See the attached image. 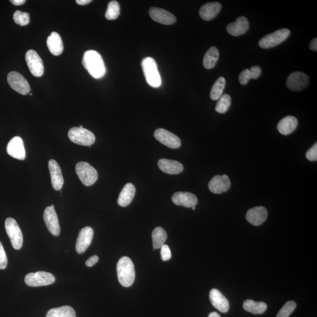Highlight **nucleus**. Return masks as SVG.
I'll return each instance as SVG.
<instances>
[{
	"label": "nucleus",
	"mask_w": 317,
	"mask_h": 317,
	"mask_svg": "<svg viewBox=\"0 0 317 317\" xmlns=\"http://www.w3.org/2000/svg\"><path fill=\"white\" fill-rule=\"evenodd\" d=\"M68 137L73 143L82 146L89 147L96 142V137L92 132L79 127H74L70 129Z\"/></svg>",
	"instance_id": "obj_5"
},
{
	"label": "nucleus",
	"mask_w": 317,
	"mask_h": 317,
	"mask_svg": "<svg viewBox=\"0 0 317 317\" xmlns=\"http://www.w3.org/2000/svg\"><path fill=\"white\" fill-rule=\"evenodd\" d=\"M306 158L310 161H316L317 160V143H315L313 146L308 150L306 154Z\"/></svg>",
	"instance_id": "obj_40"
},
{
	"label": "nucleus",
	"mask_w": 317,
	"mask_h": 317,
	"mask_svg": "<svg viewBox=\"0 0 317 317\" xmlns=\"http://www.w3.org/2000/svg\"><path fill=\"white\" fill-rule=\"evenodd\" d=\"M79 127H80V128H84L83 126H82V125L80 126Z\"/></svg>",
	"instance_id": "obj_48"
},
{
	"label": "nucleus",
	"mask_w": 317,
	"mask_h": 317,
	"mask_svg": "<svg viewBox=\"0 0 317 317\" xmlns=\"http://www.w3.org/2000/svg\"><path fill=\"white\" fill-rule=\"evenodd\" d=\"M226 86V80L223 77H220L214 84L211 91V98L213 101L219 100L223 94Z\"/></svg>",
	"instance_id": "obj_32"
},
{
	"label": "nucleus",
	"mask_w": 317,
	"mask_h": 317,
	"mask_svg": "<svg viewBox=\"0 0 317 317\" xmlns=\"http://www.w3.org/2000/svg\"><path fill=\"white\" fill-rule=\"evenodd\" d=\"M98 260L99 257L97 256H94L90 257L88 260L86 261V265L89 267H92L96 264Z\"/></svg>",
	"instance_id": "obj_42"
},
{
	"label": "nucleus",
	"mask_w": 317,
	"mask_h": 317,
	"mask_svg": "<svg viewBox=\"0 0 317 317\" xmlns=\"http://www.w3.org/2000/svg\"><path fill=\"white\" fill-rule=\"evenodd\" d=\"M94 237L93 229L87 226L82 229L77 237L76 251L78 254L84 253L91 244Z\"/></svg>",
	"instance_id": "obj_14"
},
{
	"label": "nucleus",
	"mask_w": 317,
	"mask_h": 317,
	"mask_svg": "<svg viewBox=\"0 0 317 317\" xmlns=\"http://www.w3.org/2000/svg\"><path fill=\"white\" fill-rule=\"evenodd\" d=\"M309 81V78L305 73L294 72L288 77L286 85L288 88L293 91H300L307 87Z\"/></svg>",
	"instance_id": "obj_12"
},
{
	"label": "nucleus",
	"mask_w": 317,
	"mask_h": 317,
	"mask_svg": "<svg viewBox=\"0 0 317 317\" xmlns=\"http://www.w3.org/2000/svg\"><path fill=\"white\" fill-rule=\"evenodd\" d=\"M150 15L155 22L164 25H172L176 22V18L171 12L162 8L152 7L150 10Z\"/></svg>",
	"instance_id": "obj_19"
},
{
	"label": "nucleus",
	"mask_w": 317,
	"mask_h": 317,
	"mask_svg": "<svg viewBox=\"0 0 317 317\" xmlns=\"http://www.w3.org/2000/svg\"><path fill=\"white\" fill-rule=\"evenodd\" d=\"M24 281L30 287L45 286L55 283V277L53 274L45 271H37L28 274Z\"/></svg>",
	"instance_id": "obj_8"
},
{
	"label": "nucleus",
	"mask_w": 317,
	"mask_h": 317,
	"mask_svg": "<svg viewBox=\"0 0 317 317\" xmlns=\"http://www.w3.org/2000/svg\"><path fill=\"white\" fill-rule=\"evenodd\" d=\"M8 260L7 255L3 246L0 241V269H5L7 266Z\"/></svg>",
	"instance_id": "obj_37"
},
{
	"label": "nucleus",
	"mask_w": 317,
	"mask_h": 317,
	"mask_svg": "<svg viewBox=\"0 0 317 317\" xmlns=\"http://www.w3.org/2000/svg\"><path fill=\"white\" fill-rule=\"evenodd\" d=\"M152 236L155 249L161 248L166 242L167 237L165 230L160 227L156 228L154 230Z\"/></svg>",
	"instance_id": "obj_31"
},
{
	"label": "nucleus",
	"mask_w": 317,
	"mask_h": 317,
	"mask_svg": "<svg viewBox=\"0 0 317 317\" xmlns=\"http://www.w3.org/2000/svg\"><path fill=\"white\" fill-rule=\"evenodd\" d=\"M5 228L14 249L15 250L22 249L23 244V233L15 219L11 217L7 218L5 222Z\"/></svg>",
	"instance_id": "obj_7"
},
{
	"label": "nucleus",
	"mask_w": 317,
	"mask_h": 317,
	"mask_svg": "<svg viewBox=\"0 0 317 317\" xmlns=\"http://www.w3.org/2000/svg\"><path fill=\"white\" fill-rule=\"evenodd\" d=\"M219 57V51L216 47L210 48L205 53L203 66L206 69H211L215 67Z\"/></svg>",
	"instance_id": "obj_28"
},
{
	"label": "nucleus",
	"mask_w": 317,
	"mask_h": 317,
	"mask_svg": "<svg viewBox=\"0 0 317 317\" xmlns=\"http://www.w3.org/2000/svg\"><path fill=\"white\" fill-rule=\"evenodd\" d=\"M142 68L147 84L152 87H159L162 81L155 60L151 57L145 58L142 62Z\"/></svg>",
	"instance_id": "obj_3"
},
{
	"label": "nucleus",
	"mask_w": 317,
	"mask_h": 317,
	"mask_svg": "<svg viewBox=\"0 0 317 317\" xmlns=\"http://www.w3.org/2000/svg\"><path fill=\"white\" fill-rule=\"evenodd\" d=\"M268 216L267 210L263 207L251 209L246 214V219L250 224L260 226L266 220Z\"/></svg>",
	"instance_id": "obj_20"
},
{
	"label": "nucleus",
	"mask_w": 317,
	"mask_h": 317,
	"mask_svg": "<svg viewBox=\"0 0 317 317\" xmlns=\"http://www.w3.org/2000/svg\"><path fill=\"white\" fill-rule=\"evenodd\" d=\"M44 220L49 232L53 236H59L60 234V226L54 206L51 204L50 207L45 209Z\"/></svg>",
	"instance_id": "obj_13"
},
{
	"label": "nucleus",
	"mask_w": 317,
	"mask_h": 317,
	"mask_svg": "<svg viewBox=\"0 0 317 317\" xmlns=\"http://www.w3.org/2000/svg\"><path fill=\"white\" fill-rule=\"evenodd\" d=\"M290 33L289 29L287 28H283L275 31L263 37L259 41V46L263 49H269L276 47L277 45L282 44L286 40L288 37L290 36Z\"/></svg>",
	"instance_id": "obj_6"
},
{
	"label": "nucleus",
	"mask_w": 317,
	"mask_h": 317,
	"mask_svg": "<svg viewBox=\"0 0 317 317\" xmlns=\"http://www.w3.org/2000/svg\"><path fill=\"white\" fill-rule=\"evenodd\" d=\"M14 22L21 26H26L30 23V15L27 12L16 11L13 15Z\"/></svg>",
	"instance_id": "obj_35"
},
{
	"label": "nucleus",
	"mask_w": 317,
	"mask_h": 317,
	"mask_svg": "<svg viewBox=\"0 0 317 317\" xmlns=\"http://www.w3.org/2000/svg\"><path fill=\"white\" fill-rule=\"evenodd\" d=\"M154 137L156 140L171 149H178L181 146L180 138L166 129L159 128L155 130Z\"/></svg>",
	"instance_id": "obj_11"
},
{
	"label": "nucleus",
	"mask_w": 317,
	"mask_h": 317,
	"mask_svg": "<svg viewBox=\"0 0 317 317\" xmlns=\"http://www.w3.org/2000/svg\"><path fill=\"white\" fill-rule=\"evenodd\" d=\"M82 63L90 75L94 78L100 79L105 75L106 69L104 60L100 53L97 51H86Z\"/></svg>",
	"instance_id": "obj_1"
},
{
	"label": "nucleus",
	"mask_w": 317,
	"mask_h": 317,
	"mask_svg": "<svg viewBox=\"0 0 317 317\" xmlns=\"http://www.w3.org/2000/svg\"><path fill=\"white\" fill-rule=\"evenodd\" d=\"M208 317H221L220 315L216 312H212Z\"/></svg>",
	"instance_id": "obj_46"
},
{
	"label": "nucleus",
	"mask_w": 317,
	"mask_h": 317,
	"mask_svg": "<svg viewBox=\"0 0 317 317\" xmlns=\"http://www.w3.org/2000/svg\"><path fill=\"white\" fill-rule=\"evenodd\" d=\"M297 304L293 301L287 302L278 312L277 317H289L295 310Z\"/></svg>",
	"instance_id": "obj_36"
},
{
	"label": "nucleus",
	"mask_w": 317,
	"mask_h": 317,
	"mask_svg": "<svg viewBox=\"0 0 317 317\" xmlns=\"http://www.w3.org/2000/svg\"><path fill=\"white\" fill-rule=\"evenodd\" d=\"M221 10V4L218 2L208 3L201 6L199 10L200 17L204 21H211L219 14Z\"/></svg>",
	"instance_id": "obj_24"
},
{
	"label": "nucleus",
	"mask_w": 317,
	"mask_h": 317,
	"mask_svg": "<svg viewBox=\"0 0 317 317\" xmlns=\"http://www.w3.org/2000/svg\"><path fill=\"white\" fill-rule=\"evenodd\" d=\"M192 210H195V209H196V207H192Z\"/></svg>",
	"instance_id": "obj_47"
},
{
	"label": "nucleus",
	"mask_w": 317,
	"mask_h": 317,
	"mask_svg": "<svg viewBox=\"0 0 317 317\" xmlns=\"http://www.w3.org/2000/svg\"><path fill=\"white\" fill-rule=\"evenodd\" d=\"M251 79L250 72L249 69H246L243 71L238 77L240 83L243 85H245L248 83Z\"/></svg>",
	"instance_id": "obj_38"
},
{
	"label": "nucleus",
	"mask_w": 317,
	"mask_h": 317,
	"mask_svg": "<svg viewBox=\"0 0 317 317\" xmlns=\"http://www.w3.org/2000/svg\"><path fill=\"white\" fill-rule=\"evenodd\" d=\"M76 2L78 4H80V5L84 6L91 3L92 1L91 0H77Z\"/></svg>",
	"instance_id": "obj_45"
},
{
	"label": "nucleus",
	"mask_w": 317,
	"mask_h": 317,
	"mask_svg": "<svg viewBox=\"0 0 317 317\" xmlns=\"http://www.w3.org/2000/svg\"><path fill=\"white\" fill-rule=\"evenodd\" d=\"M136 193V189L133 183H127L119 194L118 203L122 207H126L133 201Z\"/></svg>",
	"instance_id": "obj_26"
},
{
	"label": "nucleus",
	"mask_w": 317,
	"mask_h": 317,
	"mask_svg": "<svg viewBox=\"0 0 317 317\" xmlns=\"http://www.w3.org/2000/svg\"><path fill=\"white\" fill-rule=\"evenodd\" d=\"M249 30V22L245 16H239L236 22L228 25L227 31L229 34L234 36L244 35Z\"/></svg>",
	"instance_id": "obj_21"
},
{
	"label": "nucleus",
	"mask_w": 317,
	"mask_h": 317,
	"mask_svg": "<svg viewBox=\"0 0 317 317\" xmlns=\"http://www.w3.org/2000/svg\"><path fill=\"white\" fill-rule=\"evenodd\" d=\"M160 249H161L160 255H161L162 260L164 262L170 260L172 257L170 247L166 245H164Z\"/></svg>",
	"instance_id": "obj_39"
},
{
	"label": "nucleus",
	"mask_w": 317,
	"mask_h": 317,
	"mask_svg": "<svg viewBox=\"0 0 317 317\" xmlns=\"http://www.w3.org/2000/svg\"><path fill=\"white\" fill-rule=\"evenodd\" d=\"M76 171L78 178L85 186H91L98 180V175L97 170L87 162L78 163L76 164Z\"/></svg>",
	"instance_id": "obj_4"
},
{
	"label": "nucleus",
	"mask_w": 317,
	"mask_h": 317,
	"mask_svg": "<svg viewBox=\"0 0 317 317\" xmlns=\"http://www.w3.org/2000/svg\"><path fill=\"white\" fill-rule=\"evenodd\" d=\"M46 317H76V314L71 307L65 306L49 310Z\"/></svg>",
	"instance_id": "obj_30"
},
{
	"label": "nucleus",
	"mask_w": 317,
	"mask_h": 317,
	"mask_svg": "<svg viewBox=\"0 0 317 317\" xmlns=\"http://www.w3.org/2000/svg\"><path fill=\"white\" fill-rule=\"evenodd\" d=\"M209 297L212 305L217 310L223 312V313L228 311L229 309V303L228 299L225 297L220 291L217 289H212L210 292Z\"/></svg>",
	"instance_id": "obj_22"
},
{
	"label": "nucleus",
	"mask_w": 317,
	"mask_h": 317,
	"mask_svg": "<svg viewBox=\"0 0 317 317\" xmlns=\"http://www.w3.org/2000/svg\"><path fill=\"white\" fill-rule=\"evenodd\" d=\"M231 97L228 94H223L218 100L215 109L216 112L220 114H225L229 110L231 105Z\"/></svg>",
	"instance_id": "obj_33"
},
{
	"label": "nucleus",
	"mask_w": 317,
	"mask_h": 317,
	"mask_svg": "<svg viewBox=\"0 0 317 317\" xmlns=\"http://www.w3.org/2000/svg\"><path fill=\"white\" fill-rule=\"evenodd\" d=\"M26 61L28 67L33 76L36 77H42L44 72L43 62L34 50L30 49L27 52Z\"/></svg>",
	"instance_id": "obj_10"
},
{
	"label": "nucleus",
	"mask_w": 317,
	"mask_h": 317,
	"mask_svg": "<svg viewBox=\"0 0 317 317\" xmlns=\"http://www.w3.org/2000/svg\"><path fill=\"white\" fill-rule=\"evenodd\" d=\"M297 119L293 116H287L282 119L277 125L279 133L284 135H290L297 128Z\"/></svg>",
	"instance_id": "obj_27"
},
{
	"label": "nucleus",
	"mask_w": 317,
	"mask_h": 317,
	"mask_svg": "<svg viewBox=\"0 0 317 317\" xmlns=\"http://www.w3.org/2000/svg\"><path fill=\"white\" fill-rule=\"evenodd\" d=\"M309 48L311 50L313 51H317V39L315 38L311 41V42L310 44Z\"/></svg>",
	"instance_id": "obj_43"
},
{
	"label": "nucleus",
	"mask_w": 317,
	"mask_h": 317,
	"mask_svg": "<svg viewBox=\"0 0 317 317\" xmlns=\"http://www.w3.org/2000/svg\"><path fill=\"white\" fill-rule=\"evenodd\" d=\"M231 187V182L228 175L214 176L209 183L210 191L215 194H221L227 192Z\"/></svg>",
	"instance_id": "obj_16"
},
{
	"label": "nucleus",
	"mask_w": 317,
	"mask_h": 317,
	"mask_svg": "<svg viewBox=\"0 0 317 317\" xmlns=\"http://www.w3.org/2000/svg\"><path fill=\"white\" fill-rule=\"evenodd\" d=\"M158 166L160 170L170 175L180 174L183 171V164L174 160L161 159L158 161Z\"/></svg>",
	"instance_id": "obj_23"
},
{
	"label": "nucleus",
	"mask_w": 317,
	"mask_h": 317,
	"mask_svg": "<svg viewBox=\"0 0 317 317\" xmlns=\"http://www.w3.org/2000/svg\"><path fill=\"white\" fill-rule=\"evenodd\" d=\"M47 47L52 55L59 56L63 53L64 45L60 35L56 32H52L48 37Z\"/></svg>",
	"instance_id": "obj_25"
},
{
	"label": "nucleus",
	"mask_w": 317,
	"mask_h": 317,
	"mask_svg": "<svg viewBox=\"0 0 317 317\" xmlns=\"http://www.w3.org/2000/svg\"><path fill=\"white\" fill-rule=\"evenodd\" d=\"M11 3L14 6H18L23 5L26 1L25 0H11Z\"/></svg>",
	"instance_id": "obj_44"
},
{
	"label": "nucleus",
	"mask_w": 317,
	"mask_h": 317,
	"mask_svg": "<svg viewBox=\"0 0 317 317\" xmlns=\"http://www.w3.org/2000/svg\"><path fill=\"white\" fill-rule=\"evenodd\" d=\"M120 14V6L118 2L112 1L108 4V8L105 13V17L108 20H114L118 18Z\"/></svg>",
	"instance_id": "obj_34"
},
{
	"label": "nucleus",
	"mask_w": 317,
	"mask_h": 317,
	"mask_svg": "<svg viewBox=\"0 0 317 317\" xmlns=\"http://www.w3.org/2000/svg\"><path fill=\"white\" fill-rule=\"evenodd\" d=\"M262 72V68L259 66H253L250 69L251 79H257V78L260 77Z\"/></svg>",
	"instance_id": "obj_41"
},
{
	"label": "nucleus",
	"mask_w": 317,
	"mask_h": 317,
	"mask_svg": "<svg viewBox=\"0 0 317 317\" xmlns=\"http://www.w3.org/2000/svg\"><path fill=\"white\" fill-rule=\"evenodd\" d=\"M117 274L119 283L125 287L133 285L135 278V267L133 261L128 257L119 259L117 264Z\"/></svg>",
	"instance_id": "obj_2"
},
{
	"label": "nucleus",
	"mask_w": 317,
	"mask_h": 317,
	"mask_svg": "<svg viewBox=\"0 0 317 317\" xmlns=\"http://www.w3.org/2000/svg\"><path fill=\"white\" fill-rule=\"evenodd\" d=\"M8 155L16 159L23 160L26 159V153L23 139L19 137L12 138L7 146Z\"/></svg>",
	"instance_id": "obj_15"
},
{
	"label": "nucleus",
	"mask_w": 317,
	"mask_h": 317,
	"mask_svg": "<svg viewBox=\"0 0 317 317\" xmlns=\"http://www.w3.org/2000/svg\"><path fill=\"white\" fill-rule=\"evenodd\" d=\"M173 203L185 208L196 207L198 203L196 196L190 192H178L174 193L172 197Z\"/></svg>",
	"instance_id": "obj_18"
},
{
	"label": "nucleus",
	"mask_w": 317,
	"mask_h": 317,
	"mask_svg": "<svg viewBox=\"0 0 317 317\" xmlns=\"http://www.w3.org/2000/svg\"><path fill=\"white\" fill-rule=\"evenodd\" d=\"M50 172L52 186L55 191H60L63 188L64 180L61 167L55 160L51 159L48 162Z\"/></svg>",
	"instance_id": "obj_17"
},
{
	"label": "nucleus",
	"mask_w": 317,
	"mask_h": 317,
	"mask_svg": "<svg viewBox=\"0 0 317 317\" xmlns=\"http://www.w3.org/2000/svg\"><path fill=\"white\" fill-rule=\"evenodd\" d=\"M7 81L12 89L23 96H26L30 91V86L26 78L17 72L12 71L8 73Z\"/></svg>",
	"instance_id": "obj_9"
},
{
	"label": "nucleus",
	"mask_w": 317,
	"mask_h": 317,
	"mask_svg": "<svg viewBox=\"0 0 317 317\" xmlns=\"http://www.w3.org/2000/svg\"><path fill=\"white\" fill-rule=\"evenodd\" d=\"M267 304L264 302H256L252 300H246L244 303V308L246 311L254 314H262L267 310Z\"/></svg>",
	"instance_id": "obj_29"
}]
</instances>
